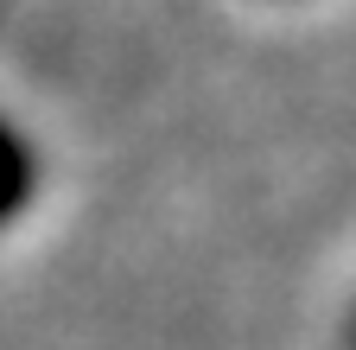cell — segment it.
<instances>
[{
  "label": "cell",
  "mask_w": 356,
  "mask_h": 350,
  "mask_svg": "<svg viewBox=\"0 0 356 350\" xmlns=\"http://www.w3.org/2000/svg\"><path fill=\"white\" fill-rule=\"evenodd\" d=\"M350 350H356V344H350Z\"/></svg>",
  "instance_id": "1"
}]
</instances>
